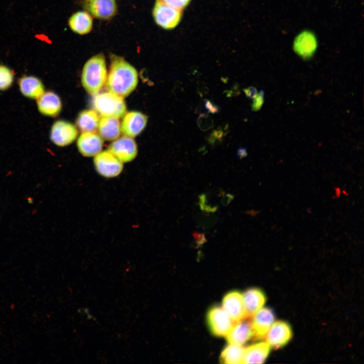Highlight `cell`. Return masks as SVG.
Segmentation results:
<instances>
[{
  "label": "cell",
  "instance_id": "12",
  "mask_svg": "<svg viewBox=\"0 0 364 364\" xmlns=\"http://www.w3.org/2000/svg\"><path fill=\"white\" fill-rule=\"evenodd\" d=\"M222 308L235 323L244 320L247 316L242 294L238 291L229 292L224 296Z\"/></svg>",
  "mask_w": 364,
  "mask_h": 364
},
{
  "label": "cell",
  "instance_id": "32",
  "mask_svg": "<svg viewBox=\"0 0 364 364\" xmlns=\"http://www.w3.org/2000/svg\"><path fill=\"white\" fill-rule=\"evenodd\" d=\"M204 101L207 113L216 114L219 112L220 108L217 105L208 99H204Z\"/></svg>",
  "mask_w": 364,
  "mask_h": 364
},
{
  "label": "cell",
  "instance_id": "38",
  "mask_svg": "<svg viewBox=\"0 0 364 364\" xmlns=\"http://www.w3.org/2000/svg\"><path fill=\"white\" fill-rule=\"evenodd\" d=\"M195 114H207V110L205 107L204 99L201 100L196 106L195 111Z\"/></svg>",
  "mask_w": 364,
  "mask_h": 364
},
{
  "label": "cell",
  "instance_id": "14",
  "mask_svg": "<svg viewBox=\"0 0 364 364\" xmlns=\"http://www.w3.org/2000/svg\"><path fill=\"white\" fill-rule=\"evenodd\" d=\"M252 316L251 324L254 336L257 338H264L275 322L274 312L270 308L262 307Z\"/></svg>",
  "mask_w": 364,
  "mask_h": 364
},
{
  "label": "cell",
  "instance_id": "2",
  "mask_svg": "<svg viewBox=\"0 0 364 364\" xmlns=\"http://www.w3.org/2000/svg\"><path fill=\"white\" fill-rule=\"evenodd\" d=\"M107 78L105 57L102 53L90 58L84 64L81 73V83L92 95L99 93Z\"/></svg>",
  "mask_w": 364,
  "mask_h": 364
},
{
  "label": "cell",
  "instance_id": "28",
  "mask_svg": "<svg viewBox=\"0 0 364 364\" xmlns=\"http://www.w3.org/2000/svg\"><path fill=\"white\" fill-rule=\"evenodd\" d=\"M198 204L200 209L206 213H214L218 208V204H214L209 202L207 194L203 193L199 195Z\"/></svg>",
  "mask_w": 364,
  "mask_h": 364
},
{
  "label": "cell",
  "instance_id": "6",
  "mask_svg": "<svg viewBox=\"0 0 364 364\" xmlns=\"http://www.w3.org/2000/svg\"><path fill=\"white\" fill-rule=\"evenodd\" d=\"M207 318L211 333L217 336H226L234 325L223 308L218 306L209 310Z\"/></svg>",
  "mask_w": 364,
  "mask_h": 364
},
{
  "label": "cell",
  "instance_id": "37",
  "mask_svg": "<svg viewBox=\"0 0 364 364\" xmlns=\"http://www.w3.org/2000/svg\"><path fill=\"white\" fill-rule=\"evenodd\" d=\"M207 192L209 196L211 197H220L225 194V192L219 188H213L210 189L208 190Z\"/></svg>",
  "mask_w": 364,
  "mask_h": 364
},
{
  "label": "cell",
  "instance_id": "24",
  "mask_svg": "<svg viewBox=\"0 0 364 364\" xmlns=\"http://www.w3.org/2000/svg\"><path fill=\"white\" fill-rule=\"evenodd\" d=\"M244 350L242 345L229 343L221 352V360L225 363H243Z\"/></svg>",
  "mask_w": 364,
  "mask_h": 364
},
{
  "label": "cell",
  "instance_id": "3",
  "mask_svg": "<svg viewBox=\"0 0 364 364\" xmlns=\"http://www.w3.org/2000/svg\"><path fill=\"white\" fill-rule=\"evenodd\" d=\"M93 105L95 110L104 117L119 118L126 112L123 98L109 91L95 95Z\"/></svg>",
  "mask_w": 364,
  "mask_h": 364
},
{
  "label": "cell",
  "instance_id": "7",
  "mask_svg": "<svg viewBox=\"0 0 364 364\" xmlns=\"http://www.w3.org/2000/svg\"><path fill=\"white\" fill-rule=\"evenodd\" d=\"M77 135V129L73 124L59 120L55 122L51 127L50 139L56 145L64 147L74 142Z\"/></svg>",
  "mask_w": 364,
  "mask_h": 364
},
{
  "label": "cell",
  "instance_id": "39",
  "mask_svg": "<svg viewBox=\"0 0 364 364\" xmlns=\"http://www.w3.org/2000/svg\"><path fill=\"white\" fill-rule=\"evenodd\" d=\"M235 196L231 193L224 194L221 199V203L223 206H227L234 199Z\"/></svg>",
  "mask_w": 364,
  "mask_h": 364
},
{
  "label": "cell",
  "instance_id": "5",
  "mask_svg": "<svg viewBox=\"0 0 364 364\" xmlns=\"http://www.w3.org/2000/svg\"><path fill=\"white\" fill-rule=\"evenodd\" d=\"M94 163L98 173L106 178L119 175L123 168V163L109 150L101 151L95 155Z\"/></svg>",
  "mask_w": 364,
  "mask_h": 364
},
{
  "label": "cell",
  "instance_id": "33",
  "mask_svg": "<svg viewBox=\"0 0 364 364\" xmlns=\"http://www.w3.org/2000/svg\"><path fill=\"white\" fill-rule=\"evenodd\" d=\"M192 236L195 240V243L197 247H200L207 242V239L204 233L198 232H194Z\"/></svg>",
  "mask_w": 364,
  "mask_h": 364
},
{
  "label": "cell",
  "instance_id": "25",
  "mask_svg": "<svg viewBox=\"0 0 364 364\" xmlns=\"http://www.w3.org/2000/svg\"><path fill=\"white\" fill-rule=\"evenodd\" d=\"M218 215L214 213H198L195 216V222L197 226L203 229H209L214 226L219 221Z\"/></svg>",
  "mask_w": 364,
  "mask_h": 364
},
{
  "label": "cell",
  "instance_id": "9",
  "mask_svg": "<svg viewBox=\"0 0 364 364\" xmlns=\"http://www.w3.org/2000/svg\"><path fill=\"white\" fill-rule=\"evenodd\" d=\"M121 162H128L137 155V145L131 137L125 135L117 139L109 146L108 149Z\"/></svg>",
  "mask_w": 364,
  "mask_h": 364
},
{
  "label": "cell",
  "instance_id": "20",
  "mask_svg": "<svg viewBox=\"0 0 364 364\" xmlns=\"http://www.w3.org/2000/svg\"><path fill=\"white\" fill-rule=\"evenodd\" d=\"M270 347L265 342L250 345L245 348L243 363H261L266 359Z\"/></svg>",
  "mask_w": 364,
  "mask_h": 364
},
{
  "label": "cell",
  "instance_id": "4",
  "mask_svg": "<svg viewBox=\"0 0 364 364\" xmlns=\"http://www.w3.org/2000/svg\"><path fill=\"white\" fill-rule=\"evenodd\" d=\"M156 23L166 29L174 28L179 22L182 10L172 7L162 0H156L153 11Z\"/></svg>",
  "mask_w": 364,
  "mask_h": 364
},
{
  "label": "cell",
  "instance_id": "18",
  "mask_svg": "<svg viewBox=\"0 0 364 364\" xmlns=\"http://www.w3.org/2000/svg\"><path fill=\"white\" fill-rule=\"evenodd\" d=\"M242 297L247 316H252L263 307L266 301L263 293L257 288L247 290L242 294Z\"/></svg>",
  "mask_w": 364,
  "mask_h": 364
},
{
  "label": "cell",
  "instance_id": "17",
  "mask_svg": "<svg viewBox=\"0 0 364 364\" xmlns=\"http://www.w3.org/2000/svg\"><path fill=\"white\" fill-rule=\"evenodd\" d=\"M254 336L251 323L244 320L236 322L226 335L230 344L243 345Z\"/></svg>",
  "mask_w": 364,
  "mask_h": 364
},
{
  "label": "cell",
  "instance_id": "8",
  "mask_svg": "<svg viewBox=\"0 0 364 364\" xmlns=\"http://www.w3.org/2000/svg\"><path fill=\"white\" fill-rule=\"evenodd\" d=\"M318 41L315 33L309 30H304L295 37L293 43L294 52L304 60L310 59L315 54Z\"/></svg>",
  "mask_w": 364,
  "mask_h": 364
},
{
  "label": "cell",
  "instance_id": "34",
  "mask_svg": "<svg viewBox=\"0 0 364 364\" xmlns=\"http://www.w3.org/2000/svg\"><path fill=\"white\" fill-rule=\"evenodd\" d=\"M196 88L198 95L201 97L206 96L209 92V88L203 81L197 82Z\"/></svg>",
  "mask_w": 364,
  "mask_h": 364
},
{
  "label": "cell",
  "instance_id": "1",
  "mask_svg": "<svg viewBox=\"0 0 364 364\" xmlns=\"http://www.w3.org/2000/svg\"><path fill=\"white\" fill-rule=\"evenodd\" d=\"M138 74L135 68L122 57L113 55L106 86L111 92L122 98L128 96L136 88Z\"/></svg>",
  "mask_w": 364,
  "mask_h": 364
},
{
  "label": "cell",
  "instance_id": "40",
  "mask_svg": "<svg viewBox=\"0 0 364 364\" xmlns=\"http://www.w3.org/2000/svg\"><path fill=\"white\" fill-rule=\"evenodd\" d=\"M247 156V151L245 148L241 147L238 149L237 151V157L240 159L246 157Z\"/></svg>",
  "mask_w": 364,
  "mask_h": 364
},
{
  "label": "cell",
  "instance_id": "21",
  "mask_svg": "<svg viewBox=\"0 0 364 364\" xmlns=\"http://www.w3.org/2000/svg\"><path fill=\"white\" fill-rule=\"evenodd\" d=\"M100 135L106 140L117 139L121 133V126L118 118L103 116L98 126Z\"/></svg>",
  "mask_w": 364,
  "mask_h": 364
},
{
  "label": "cell",
  "instance_id": "35",
  "mask_svg": "<svg viewBox=\"0 0 364 364\" xmlns=\"http://www.w3.org/2000/svg\"><path fill=\"white\" fill-rule=\"evenodd\" d=\"M243 91L246 97L249 99H253L257 94L256 88L253 86L244 88Z\"/></svg>",
  "mask_w": 364,
  "mask_h": 364
},
{
  "label": "cell",
  "instance_id": "30",
  "mask_svg": "<svg viewBox=\"0 0 364 364\" xmlns=\"http://www.w3.org/2000/svg\"><path fill=\"white\" fill-rule=\"evenodd\" d=\"M264 93L261 90L254 97L251 104V109L253 111L259 110L264 103Z\"/></svg>",
  "mask_w": 364,
  "mask_h": 364
},
{
  "label": "cell",
  "instance_id": "31",
  "mask_svg": "<svg viewBox=\"0 0 364 364\" xmlns=\"http://www.w3.org/2000/svg\"><path fill=\"white\" fill-rule=\"evenodd\" d=\"M166 4L175 8L182 10L190 2V0H162Z\"/></svg>",
  "mask_w": 364,
  "mask_h": 364
},
{
  "label": "cell",
  "instance_id": "29",
  "mask_svg": "<svg viewBox=\"0 0 364 364\" xmlns=\"http://www.w3.org/2000/svg\"><path fill=\"white\" fill-rule=\"evenodd\" d=\"M199 129L203 131H206L214 126L213 118L207 114H200L197 121Z\"/></svg>",
  "mask_w": 364,
  "mask_h": 364
},
{
  "label": "cell",
  "instance_id": "36",
  "mask_svg": "<svg viewBox=\"0 0 364 364\" xmlns=\"http://www.w3.org/2000/svg\"><path fill=\"white\" fill-rule=\"evenodd\" d=\"M227 97H236L240 94V92L239 90V85L235 84L230 89L224 91Z\"/></svg>",
  "mask_w": 364,
  "mask_h": 364
},
{
  "label": "cell",
  "instance_id": "19",
  "mask_svg": "<svg viewBox=\"0 0 364 364\" xmlns=\"http://www.w3.org/2000/svg\"><path fill=\"white\" fill-rule=\"evenodd\" d=\"M18 85L21 93L30 99H37L44 93L42 82L33 76L23 75L19 79Z\"/></svg>",
  "mask_w": 364,
  "mask_h": 364
},
{
  "label": "cell",
  "instance_id": "23",
  "mask_svg": "<svg viewBox=\"0 0 364 364\" xmlns=\"http://www.w3.org/2000/svg\"><path fill=\"white\" fill-rule=\"evenodd\" d=\"M100 118L95 110H84L77 116L76 124L80 131L96 132Z\"/></svg>",
  "mask_w": 364,
  "mask_h": 364
},
{
  "label": "cell",
  "instance_id": "11",
  "mask_svg": "<svg viewBox=\"0 0 364 364\" xmlns=\"http://www.w3.org/2000/svg\"><path fill=\"white\" fill-rule=\"evenodd\" d=\"M121 130L125 135L134 138L145 128L148 117L139 111H130L123 116Z\"/></svg>",
  "mask_w": 364,
  "mask_h": 364
},
{
  "label": "cell",
  "instance_id": "22",
  "mask_svg": "<svg viewBox=\"0 0 364 364\" xmlns=\"http://www.w3.org/2000/svg\"><path fill=\"white\" fill-rule=\"evenodd\" d=\"M68 24L73 32L84 35L89 33L92 29L93 18L87 12L78 11L70 17Z\"/></svg>",
  "mask_w": 364,
  "mask_h": 364
},
{
  "label": "cell",
  "instance_id": "10",
  "mask_svg": "<svg viewBox=\"0 0 364 364\" xmlns=\"http://www.w3.org/2000/svg\"><path fill=\"white\" fill-rule=\"evenodd\" d=\"M292 332L289 325L282 321L275 322L264 338L270 347L280 348L291 339Z\"/></svg>",
  "mask_w": 364,
  "mask_h": 364
},
{
  "label": "cell",
  "instance_id": "27",
  "mask_svg": "<svg viewBox=\"0 0 364 364\" xmlns=\"http://www.w3.org/2000/svg\"><path fill=\"white\" fill-rule=\"evenodd\" d=\"M14 78L13 70L7 66L0 65V90L8 89L12 85Z\"/></svg>",
  "mask_w": 364,
  "mask_h": 364
},
{
  "label": "cell",
  "instance_id": "16",
  "mask_svg": "<svg viewBox=\"0 0 364 364\" xmlns=\"http://www.w3.org/2000/svg\"><path fill=\"white\" fill-rule=\"evenodd\" d=\"M39 111L43 115L56 117L62 109V102L58 95L52 91H47L37 99Z\"/></svg>",
  "mask_w": 364,
  "mask_h": 364
},
{
  "label": "cell",
  "instance_id": "26",
  "mask_svg": "<svg viewBox=\"0 0 364 364\" xmlns=\"http://www.w3.org/2000/svg\"><path fill=\"white\" fill-rule=\"evenodd\" d=\"M228 126H220L213 130L206 135V140L211 146L214 147L221 144L228 133Z\"/></svg>",
  "mask_w": 364,
  "mask_h": 364
},
{
  "label": "cell",
  "instance_id": "13",
  "mask_svg": "<svg viewBox=\"0 0 364 364\" xmlns=\"http://www.w3.org/2000/svg\"><path fill=\"white\" fill-rule=\"evenodd\" d=\"M77 146L83 156H95L101 151L103 140L96 132H82L77 140Z\"/></svg>",
  "mask_w": 364,
  "mask_h": 364
},
{
  "label": "cell",
  "instance_id": "15",
  "mask_svg": "<svg viewBox=\"0 0 364 364\" xmlns=\"http://www.w3.org/2000/svg\"><path fill=\"white\" fill-rule=\"evenodd\" d=\"M86 8L92 15L102 20L110 19L117 12L115 0H88Z\"/></svg>",
  "mask_w": 364,
  "mask_h": 364
}]
</instances>
